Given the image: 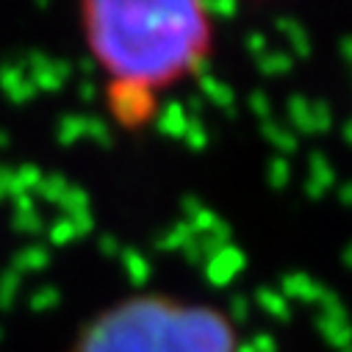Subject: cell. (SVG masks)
<instances>
[{"mask_svg": "<svg viewBox=\"0 0 352 352\" xmlns=\"http://www.w3.org/2000/svg\"><path fill=\"white\" fill-rule=\"evenodd\" d=\"M78 20L106 83V109L125 131L144 128L158 100L214 53L208 0H78Z\"/></svg>", "mask_w": 352, "mask_h": 352, "instance_id": "obj_1", "label": "cell"}, {"mask_svg": "<svg viewBox=\"0 0 352 352\" xmlns=\"http://www.w3.org/2000/svg\"><path fill=\"white\" fill-rule=\"evenodd\" d=\"M228 311L214 302L144 292L122 297L86 319L67 352H241Z\"/></svg>", "mask_w": 352, "mask_h": 352, "instance_id": "obj_2", "label": "cell"}]
</instances>
